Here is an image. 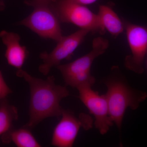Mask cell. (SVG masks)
Returning <instances> with one entry per match:
<instances>
[{
    "instance_id": "obj_1",
    "label": "cell",
    "mask_w": 147,
    "mask_h": 147,
    "mask_svg": "<svg viewBox=\"0 0 147 147\" xmlns=\"http://www.w3.org/2000/svg\"><path fill=\"white\" fill-rule=\"evenodd\" d=\"M16 74L24 78L30 88L29 120L24 126L32 129L47 118L59 119L63 109L61 101L69 95L66 87L55 84L53 76L44 80L32 76L22 69L17 70Z\"/></svg>"
},
{
    "instance_id": "obj_2",
    "label": "cell",
    "mask_w": 147,
    "mask_h": 147,
    "mask_svg": "<svg viewBox=\"0 0 147 147\" xmlns=\"http://www.w3.org/2000/svg\"><path fill=\"white\" fill-rule=\"evenodd\" d=\"M101 82L107 88L105 94L110 117L121 133L127 109H137L140 103L147 98V93L130 86L118 67L116 66L112 67L110 74Z\"/></svg>"
},
{
    "instance_id": "obj_3",
    "label": "cell",
    "mask_w": 147,
    "mask_h": 147,
    "mask_svg": "<svg viewBox=\"0 0 147 147\" xmlns=\"http://www.w3.org/2000/svg\"><path fill=\"white\" fill-rule=\"evenodd\" d=\"M55 0H26V5L33 7L30 15L19 24L28 28L40 37L57 42L63 36L61 21L54 7Z\"/></svg>"
},
{
    "instance_id": "obj_4",
    "label": "cell",
    "mask_w": 147,
    "mask_h": 147,
    "mask_svg": "<svg viewBox=\"0 0 147 147\" xmlns=\"http://www.w3.org/2000/svg\"><path fill=\"white\" fill-rule=\"evenodd\" d=\"M90 52L69 63L59 65L56 67L60 71L66 86L77 88L92 87L95 83L91 74L92 64L99 56L105 53L109 46L108 40L98 37L93 40Z\"/></svg>"
},
{
    "instance_id": "obj_5",
    "label": "cell",
    "mask_w": 147,
    "mask_h": 147,
    "mask_svg": "<svg viewBox=\"0 0 147 147\" xmlns=\"http://www.w3.org/2000/svg\"><path fill=\"white\" fill-rule=\"evenodd\" d=\"M54 6L61 23L73 24L92 34L105 33V30L98 14L85 5L70 0H55Z\"/></svg>"
},
{
    "instance_id": "obj_6",
    "label": "cell",
    "mask_w": 147,
    "mask_h": 147,
    "mask_svg": "<svg viewBox=\"0 0 147 147\" xmlns=\"http://www.w3.org/2000/svg\"><path fill=\"white\" fill-rule=\"evenodd\" d=\"M61 117L53 131L51 144L54 146H73L80 129L88 130L92 127L91 117L85 113L77 117L71 110L63 109Z\"/></svg>"
},
{
    "instance_id": "obj_7",
    "label": "cell",
    "mask_w": 147,
    "mask_h": 147,
    "mask_svg": "<svg viewBox=\"0 0 147 147\" xmlns=\"http://www.w3.org/2000/svg\"><path fill=\"white\" fill-rule=\"evenodd\" d=\"M123 21L131 53L125 59V65L129 70L142 74L147 53V27L133 24L124 19Z\"/></svg>"
},
{
    "instance_id": "obj_8",
    "label": "cell",
    "mask_w": 147,
    "mask_h": 147,
    "mask_svg": "<svg viewBox=\"0 0 147 147\" xmlns=\"http://www.w3.org/2000/svg\"><path fill=\"white\" fill-rule=\"evenodd\" d=\"M89 33L87 30L80 29L67 36H63L57 42V45L51 53H41L40 58L43 63L38 67L40 72L47 76L52 67L60 64L61 62L64 59H70L74 52L83 42Z\"/></svg>"
},
{
    "instance_id": "obj_9",
    "label": "cell",
    "mask_w": 147,
    "mask_h": 147,
    "mask_svg": "<svg viewBox=\"0 0 147 147\" xmlns=\"http://www.w3.org/2000/svg\"><path fill=\"white\" fill-rule=\"evenodd\" d=\"M77 89L79 99L94 117L96 128L102 135L106 134L114 123L110 117L105 94L100 95L91 87L84 86Z\"/></svg>"
},
{
    "instance_id": "obj_10",
    "label": "cell",
    "mask_w": 147,
    "mask_h": 147,
    "mask_svg": "<svg viewBox=\"0 0 147 147\" xmlns=\"http://www.w3.org/2000/svg\"><path fill=\"white\" fill-rule=\"evenodd\" d=\"M0 38L6 47L5 56L7 63L17 70L22 69L28 52L26 47L20 44V36L15 33L3 30L0 32Z\"/></svg>"
},
{
    "instance_id": "obj_11",
    "label": "cell",
    "mask_w": 147,
    "mask_h": 147,
    "mask_svg": "<svg viewBox=\"0 0 147 147\" xmlns=\"http://www.w3.org/2000/svg\"><path fill=\"white\" fill-rule=\"evenodd\" d=\"M2 141L4 144L12 142L18 147H40L41 145L30 131L25 127L11 130L2 135Z\"/></svg>"
},
{
    "instance_id": "obj_12",
    "label": "cell",
    "mask_w": 147,
    "mask_h": 147,
    "mask_svg": "<svg viewBox=\"0 0 147 147\" xmlns=\"http://www.w3.org/2000/svg\"><path fill=\"white\" fill-rule=\"evenodd\" d=\"M98 15L102 26L113 36L116 37L125 30L123 20L112 8L105 5L99 6Z\"/></svg>"
},
{
    "instance_id": "obj_13",
    "label": "cell",
    "mask_w": 147,
    "mask_h": 147,
    "mask_svg": "<svg viewBox=\"0 0 147 147\" xmlns=\"http://www.w3.org/2000/svg\"><path fill=\"white\" fill-rule=\"evenodd\" d=\"M18 118L17 108L10 105L6 98L0 100V136L13 128V122Z\"/></svg>"
},
{
    "instance_id": "obj_14",
    "label": "cell",
    "mask_w": 147,
    "mask_h": 147,
    "mask_svg": "<svg viewBox=\"0 0 147 147\" xmlns=\"http://www.w3.org/2000/svg\"><path fill=\"white\" fill-rule=\"evenodd\" d=\"M12 92L5 81L1 71H0V100L6 98L7 96Z\"/></svg>"
},
{
    "instance_id": "obj_15",
    "label": "cell",
    "mask_w": 147,
    "mask_h": 147,
    "mask_svg": "<svg viewBox=\"0 0 147 147\" xmlns=\"http://www.w3.org/2000/svg\"><path fill=\"white\" fill-rule=\"evenodd\" d=\"M70 1L82 5H86L93 3L97 0H70Z\"/></svg>"
},
{
    "instance_id": "obj_16",
    "label": "cell",
    "mask_w": 147,
    "mask_h": 147,
    "mask_svg": "<svg viewBox=\"0 0 147 147\" xmlns=\"http://www.w3.org/2000/svg\"><path fill=\"white\" fill-rule=\"evenodd\" d=\"M5 7L4 3L2 1H0V11L3 10Z\"/></svg>"
},
{
    "instance_id": "obj_17",
    "label": "cell",
    "mask_w": 147,
    "mask_h": 147,
    "mask_svg": "<svg viewBox=\"0 0 147 147\" xmlns=\"http://www.w3.org/2000/svg\"><path fill=\"white\" fill-rule=\"evenodd\" d=\"M146 55L147 56V54H146Z\"/></svg>"
}]
</instances>
